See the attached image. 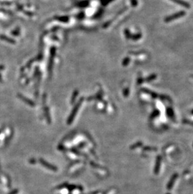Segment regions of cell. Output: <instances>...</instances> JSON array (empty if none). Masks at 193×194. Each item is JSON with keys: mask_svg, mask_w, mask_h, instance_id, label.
<instances>
[{"mask_svg": "<svg viewBox=\"0 0 193 194\" xmlns=\"http://www.w3.org/2000/svg\"><path fill=\"white\" fill-rule=\"evenodd\" d=\"M184 14H185V13H184V11L179 12V13H178L175 14L174 15L171 16V17H167V18H166V20H165V21H167V22H169V21L174 20L175 18H179V17H182V16H184Z\"/></svg>", "mask_w": 193, "mask_h": 194, "instance_id": "obj_1", "label": "cell"}, {"mask_svg": "<svg viewBox=\"0 0 193 194\" xmlns=\"http://www.w3.org/2000/svg\"><path fill=\"white\" fill-rule=\"evenodd\" d=\"M40 162L42 163V164H43V165L45 166V167H47L48 168L51 169V170H53L54 171H56V170H57V168L56 167H53V166H52V165H51L48 164V163L47 162H45V161H43V160H40Z\"/></svg>", "mask_w": 193, "mask_h": 194, "instance_id": "obj_2", "label": "cell"}, {"mask_svg": "<svg viewBox=\"0 0 193 194\" xmlns=\"http://www.w3.org/2000/svg\"><path fill=\"white\" fill-rule=\"evenodd\" d=\"M172 1H173L174 2H175V3H177L179 4L180 5H182L184 7H186V8H189V6H190L189 5L188 3L185 2V1H181V0H172Z\"/></svg>", "mask_w": 193, "mask_h": 194, "instance_id": "obj_3", "label": "cell"}, {"mask_svg": "<svg viewBox=\"0 0 193 194\" xmlns=\"http://www.w3.org/2000/svg\"><path fill=\"white\" fill-rule=\"evenodd\" d=\"M0 68H1V67H0Z\"/></svg>", "mask_w": 193, "mask_h": 194, "instance_id": "obj_4", "label": "cell"}]
</instances>
